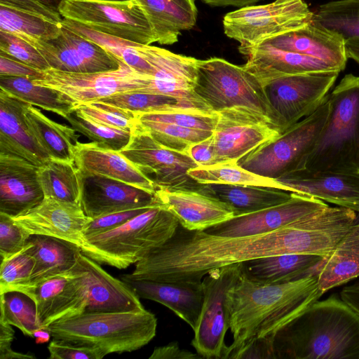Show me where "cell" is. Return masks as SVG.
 <instances>
[{
    "label": "cell",
    "instance_id": "cell-28",
    "mask_svg": "<svg viewBox=\"0 0 359 359\" xmlns=\"http://www.w3.org/2000/svg\"><path fill=\"white\" fill-rule=\"evenodd\" d=\"M74 161L83 174L102 175L156 193L154 183L118 151L101 147L94 142H79Z\"/></svg>",
    "mask_w": 359,
    "mask_h": 359
},
{
    "label": "cell",
    "instance_id": "cell-22",
    "mask_svg": "<svg viewBox=\"0 0 359 359\" xmlns=\"http://www.w3.org/2000/svg\"><path fill=\"white\" fill-rule=\"evenodd\" d=\"M284 191L311 196L359 212V172L299 170L276 180Z\"/></svg>",
    "mask_w": 359,
    "mask_h": 359
},
{
    "label": "cell",
    "instance_id": "cell-1",
    "mask_svg": "<svg viewBox=\"0 0 359 359\" xmlns=\"http://www.w3.org/2000/svg\"><path fill=\"white\" fill-rule=\"evenodd\" d=\"M316 272L297 280L264 284L243 273L226 297L229 327L233 341L224 359H238L254 341L273 342L276 334L323 294Z\"/></svg>",
    "mask_w": 359,
    "mask_h": 359
},
{
    "label": "cell",
    "instance_id": "cell-7",
    "mask_svg": "<svg viewBox=\"0 0 359 359\" xmlns=\"http://www.w3.org/2000/svg\"><path fill=\"white\" fill-rule=\"evenodd\" d=\"M330 110L328 94L313 114L240 159L238 165L274 180L304 170L306 158L326 124Z\"/></svg>",
    "mask_w": 359,
    "mask_h": 359
},
{
    "label": "cell",
    "instance_id": "cell-8",
    "mask_svg": "<svg viewBox=\"0 0 359 359\" xmlns=\"http://www.w3.org/2000/svg\"><path fill=\"white\" fill-rule=\"evenodd\" d=\"M313 12L304 0H274L226 13L224 34L240 43L241 53L276 36L310 25Z\"/></svg>",
    "mask_w": 359,
    "mask_h": 359
},
{
    "label": "cell",
    "instance_id": "cell-39",
    "mask_svg": "<svg viewBox=\"0 0 359 359\" xmlns=\"http://www.w3.org/2000/svg\"><path fill=\"white\" fill-rule=\"evenodd\" d=\"M61 22H50L20 10L0 5V30L9 32L34 46L62 33Z\"/></svg>",
    "mask_w": 359,
    "mask_h": 359
},
{
    "label": "cell",
    "instance_id": "cell-49",
    "mask_svg": "<svg viewBox=\"0 0 359 359\" xmlns=\"http://www.w3.org/2000/svg\"><path fill=\"white\" fill-rule=\"evenodd\" d=\"M74 108L91 120L109 127L131 131L136 124L134 113L102 102H86Z\"/></svg>",
    "mask_w": 359,
    "mask_h": 359
},
{
    "label": "cell",
    "instance_id": "cell-57",
    "mask_svg": "<svg viewBox=\"0 0 359 359\" xmlns=\"http://www.w3.org/2000/svg\"><path fill=\"white\" fill-rule=\"evenodd\" d=\"M199 166H209L215 164L212 135L209 138L194 144L187 151Z\"/></svg>",
    "mask_w": 359,
    "mask_h": 359
},
{
    "label": "cell",
    "instance_id": "cell-60",
    "mask_svg": "<svg viewBox=\"0 0 359 359\" xmlns=\"http://www.w3.org/2000/svg\"><path fill=\"white\" fill-rule=\"evenodd\" d=\"M203 3L215 6H241L245 7L256 3L259 0H201Z\"/></svg>",
    "mask_w": 359,
    "mask_h": 359
},
{
    "label": "cell",
    "instance_id": "cell-16",
    "mask_svg": "<svg viewBox=\"0 0 359 359\" xmlns=\"http://www.w3.org/2000/svg\"><path fill=\"white\" fill-rule=\"evenodd\" d=\"M324 201L291 193L284 203L259 211L236 215L204 231L221 236H244L271 232L327 207Z\"/></svg>",
    "mask_w": 359,
    "mask_h": 359
},
{
    "label": "cell",
    "instance_id": "cell-26",
    "mask_svg": "<svg viewBox=\"0 0 359 359\" xmlns=\"http://www.w3.org/2000/svg\"><path fill=\"white\" fill-rule=\"evenodd\" d=\"M262 43L323 60L341 72L345 69L348 60L344 39L313 22L276 36Z\"/></svg>",
    "mask_w": 359,
    "mask_h": 359
},
{
    "label": "cell",
    "instance_id": "cell-46",
    "mask_svg": "<svg viewBox=\"0 0 359 359\" xmlns=\"http://www.w3.org/2000/svg\"><path fill=\"white\" fill-rule=\"evenodd\" d=\"M135 115L137 120L168 123L187 128L210 132H214L219 119L218 112L208 114L191 111L137 113Z\"/></svg>",
    "mask_w": 359,
    "mask_h": 359
},
{
    "label": "cell",
    "instance_id": "cell-35",
    "mask_svg": "<svg viewBox=\"0 0 359 359\" xmlns=\"http://www.w3.org/2000/svg\"><path fill=\"white\" fill-rule=\"evenodd\" d=\"M96 102L137 113L191 111L212 114L205 104L170 95L141 93L135 90L117 93Z\"/></svg>",
    "mask_w": 359,
    "mask_h": 359
},
{
    "label": "cell",
    "instance_id": "cell-14",
    "mask_svg": "<svg viewBox=\"0 0 359 359\" xmlns=\"http://www.w3.org/2000/svg\"><path fill=\"white\" fill-rule=\"evenodd\" d=\"M218 113L212 135L215 164L237 163L280 134L270 119L254 111L236 107Z\"/></svg>",
    "mask_w": 359,
    "mask_h": 359
},
{
    "label": "cell",
    "instance_id": "cell-25",
    "mask_svg": "<svg viewBox=\"0 0 359 359\" xmlns=\"http://www.w3.org/2000/svg\"><path fill=\"white\" fill-rule=\"evenodd\" d=\"M123 281L140 298L164 305L185 321L193 330L196 329L204 297L202 281Z\"/></svg>",
    "mask_w": 359,
    "mask_h": 359
},
{
    "label": "cell",
    "instance_id": "cell-43",
    "mask_svg": "<svg viewBox=\"0 0 359 359\" xmlns=\"http://www.w3.org/2000/svg\"><path fill=\"white\" fill-rule=\"evenodd\" d=\"M136 120L140 126L161 145L169 149L186 154L191 146L213 135V132L187 128L172 123Z\"/></svg>",
    "mask_w": 359,
    "mask_h": 359
},
{
    "label": "cell",
    "instance_id": "cell-56",
    "mask_svg": "<svg viewBox=\"0 0 359 359\" xmlns=\"http://www.w3.org/2000/svg\"><path fill=\"white\" fill-rule=\"evenodd\" d=\"M14 338L12 325L0 320V359H33L35 356L30 354L18 353L11 348Z\"/></svg>",
    "mask_w": 359,
    "mask_h": 359
},
{
    "label": "cell",
    "instance_id": "cell-30",
    "mask_svg": "<svg viewBox=\"0 0 359 359\" xmlns=\"http://www.w3.org/2000/svg\"><path fill=\"white\" fill-rule=\"evenodd\" d=\"M27 251L34 259L28 283L13 290L34 286L50 277L70 271L78 262L80 247L70 242L44 235H30Z\"/></svg>",
    "mask_w": 359,
    "mask_h": 359
},
{
    "label": "cell",
    "instance_id": "cell-23",
    "mask_svg": "<svg viewBox=\"0 0 359 359\" xmlns=\"http://www.w3.org/2000/svg\"><path fill=\"white\" fill-rule=\"evenodd\" d=\"M27 102L0 88V154L41 166L50 158L30 132L24 117Z\"/></svg>",
    "mask_w": 359,
    "mask_h": 359
},
{
    "label": "cell",
    "instance_id": "cell-9",
    "mask_svg": "<svg viewBox=\"0 0 359 359\" xmlns=\"http://www.w3.org/2000/svg\"><path fill=\"white\" fill-rule=\"evenodd\" d=\"M63 18L94 30L142 45L156 42L153 27L137 0H62Z\"/></svg>",
    "mask_w": 359,
    "mask_h": 359
},
{
    "label": "cell",
    "instance_id": "cell-52",
    "mask_svg": "<svg viewBox=\"0 0 359 359\" xmlns=\"http://www.w3.org/2000/svg\"><path fill=\"white\" fill-rule=\"evenodd\" d=\"M150 207L117 212L91 219L83 230L84 239L116 229Z\"/></svg>",
    "mask_w": 359,
    "mask_h": 359
},
{
    "label": "cell",
    "instance_id": "cell-13",
    "mask_svg": "<svg viewBox=\"0 0 359 359\" xmlns=\"http://www.w3.org/2000/svg\"><path fill=\"white\" fill-rule=\"evenodd\" d=\"M152 76L140 74L120 61L116 70L76 73L48 69L36 84L55 89L76 104L90 102L117 93L147 87Z\"/></svg>",
    "mask_w": 359,
    "mask_h": 359
},
{
    "label": "cell",
    "instance_id": "cell-47",
    "mask_svg": "<svg viewBox=\"0 0 359 359\" xmlns=\"http://www.w3.org/2000/svg\"><path fill=\"white\" fill-rule=\"evenodd\" d=\"M29 243L21 251L1 259L0 268V292L25 285L29 281L34 259L27 251Z\"/></svg>",
    "mask_w": 359,
    "mask_h": 359
},
{
    "label": "cell",
    "instance_id": "cell-17",
    "mask_svg": "<svg viewBox=\"0 0 359 359\" xmlns=\"http://www.w3.org/2000/svg\"><path fill=\"white\" fill-rule=\"evenodd\" d=\"M137 49L151 65L154 72L149 85L135 91L170 95L207 104L194 90L197 59L151 45L141 44Z\"/></svg>",
    "mask_w": 359,
    "mask_h": 359
},
{
    "label": "cell",
    "instance_id": "cell-48",
    "mask_svg": "<svg viewBox=\"0 0 359 359\" xmlns=\"http://www.w3.org/2000/svg\"><path fill=\"white\" fill-rule=\"evenodd\" d=\"M62 34L76 49L95 72L118 69L120 60L97 44L84 39L63 26Z\"/></svg>",
    "mask_w": 359,
    "mask_h": 359
},
{
    "label": "cell",
    "instance_id": "cell-32",
    "mask_svg": "<svg viewBox=\"0 0 359 359\" xmlns=\"http://www.w3.org/2000/svg\"><path fill=\"white\" fill-rule=\"evenodd\" d=\"M316 273L323 293L359 276V223L350 228Z\"/></svg>",
    "mask_w": 359,
    "mask_h": 359
},
{
    "label": "cell",
    "instance_id": "cell-37",
    "mask_svg": "<svg viewBox=\"0 0 359 359\" xmlns=\"http://www.w3.org/2000/svg\"><path fill=\"white\" fill-rule=\"evenodd\" d=\"M0 88L33 106L55 113L64 118L76 105L64 93L36 84L29 77L0 75Z\"/></svg>",
    "mask_w": 359,
    "mask_h": 359
},
{
    "label": "cell",
    "instance_id": "cell-44",
    "mask_svg": "<svg viewBox=\"0 0 359 359\" xmlns=\"http://www.w3.org/2000/svg\"><path fill=\"white\" fill-rule=\"evenodd\" d=\"M65 118L76 131L82 133L103 148L120 151L130 140L131 131L97 123L75 108Z\"/></svg>",
    "mask_w": 359,
    "mask_h": 359
},
{
    "label": "cell",
    "instance_id": "cell-61",
    "mask_svg": "<svg viewBox=\"0 0 359 359\" xmlns=\"http://www.w3.org/2000/svg\"><path fill=\"white\" fill-rule=\"evenodd\" d=\"M348 58L354 60L359 65V40H348L345 41Z\"/></svg>",
    "mask_w": 359,
    "mask_h": 359
},
{
    "label": "cell",
    "instance_id": "cell-29",
    "mask_svg": "<svg viewBox=\"0 0 359 359\" xmlns=\"http://www.w3.org/2000/svg\"><path fill=\"white\" fill-rule=\"evenodd\" d=\"M324 257L307 254H283L243 263L242 273L248 279L264 284L291 282L316 271Z\"/></svg>",
    "mask_w": 359,
    "mask_h": 359
},
{
    "label": "cell",
    "instance_id": "cell-10",
    "mask_svg": "<svg viewBox=\"0 0 359 359\" xmlns=\"http://www.w3.org/2000/svg\"><path fill=\"white\" fill-rule=\"evenodd\" d=\"M243 263L224 266L208 272L203 278L204 297L191 345L203 358L224 359L229 329L226 309L228 291L239 280Z\"/></svg>",
    "mask_w": 359,
    "mask_h": 359
},
{
    "label": "cell",
    "instance_id": "cell-31",
    "mask_svg": "<svg viewBox=\"0 0 359 359\" xmlns=\"http://www.w3.org/2000/svg\"><path fill=\"white\" fill-rule=\"evenodd\" d=\"M155 34L156 42L171 45L178 41L182 31L192 29L198 11L195 0H137Z\"/></svg>",
    "mask_w": 359,
    "mask_h": 359
},
{
    "label": "cell",
    "instance_id": "cell-59",
    "mask_svg": "<svg viewBox=\"0 0 359 359\" xmlns=\"http://www.w3.org/2000/svg\"><path fill=\"white\" fill-rule=\"evenodd\" d=\"M341 299L359 314V281L345 287L340 292Z\"/></svg>",
    "mask_w": 359,
    "mask_h": 359
},
{
    "label": "cell",
    "instance_id": "cell-20",
    "mask_svg": "<svg viewBox=\"0 0 359 359\" xmlns=\"http://www.w3.org/2000/svg\"><path fill=\"white\" fill-rule=\"evenodd\" d=\"M155 194L180 225L189 231H205L236 216L229 204L197 190L158 188Z\"/></svg>",
    "mask_w": 359,
    "mask_h": 359
},
{
    "label": "cell",
    "instance_id": "cell-21",
    "mask_svg": "<svg viewBox=\"0 0 359 359\" xmlns=\"http://www.w3.org/2000/svg\"><path fill=\"white\" fill-rule=\"evenodd\" d=\"M39 166L11 154H0V212L11 217L23 215L44 198L38 178Z\"/></svg>",
    "mask_w": 359,
    "mask_h": 359
},
{
    "label": "cell",
    "instance_id": "cell-53",
    "mask_svg": "<svg viewBox=\"0 0 359 359\" xmlns=\"http://www.w3.org/2000/svg\"><path fill=\"white\" fill-rule=\"evenodd\" d=\"M48 350L50 359H101L107 354L96 348L76 346L53 339Z\"/></svg>",
    "mask_w": 359,
    "mask_h": 359
},
{
    "label": "cell",
    "instance_id": "cell-50",
    "mask_svg": "<svg viewBox=\"0 0 359 359\" xmlns=\"http://www.w3.org/2000/svg\"><path fill=\"white\" fill-rule=\"evenodd\" d=\"M0 52L41 72L50 69L40 52L25 40L0 30Z\"/></svg>",
    "mask_w": 359,
    "mask_h": 359
},
{
    "label": "cell",
    "instance_id": "cell-2",
    "mask_svg": "<svg viewBox=\"0 0 359 359\" xmlns=\"http://www.w3.org/2000/svg\"><path fill=\"white\" fill-rule=\"evenodd\" d=\"M275 359H359V314L341 299L316 301L274 336Z\"/></svg>",
    "mask_w": 359,
    "mask_h": 359
},
{
    "label": "cell",
    "instance_id": "cell-18",
    "mask_svg": "<svg viewBox=\"0 0 359 359\" xmlns=\"http://www.w3.org/2000/svg\"><path fill=\"white\" fill-rule=\"evenodd\" d=\"M158 203L154 193L102 175L81 173V205L90 219Z\"/></svg>",
    "mask_w": 359,
    "mask_h": 359
},
{
    "label": "cell",
    "instance_id": "cell-6",
    "mask_svg": "<svg viewBox=\"0 0 359 359\" xmlns=\"http://www.w3.org/2000/svg\"><path fill=\"white\" fill-rule=\"evenodd\" d=\"M194 90L215 112L248 109L270 119L279 130L264 86L244 66L219 57L198 60Z\"/></svg>",
    "mask_w": 359,
    "mask_h": 359
},
{
    "label": "cell",
    "instance_id": "cell-63",
    "mask_svg": "<svg viewBox=\"0 0 359 359\" xmlns=\"http://www.w3.org/2000/svg\"><path fill=\"white\" fill-rule=\"evenodd\" d=\"M40 3L50 8V9L59 12L58 8L62 0H37Z\"/></svg>",
    "mask_w": 359,
    "mask_h": 359
},
{
    "label": "cell",
    "instance_id": "cell-12",
    "mask_svg": "<svg viewBox=\"0 0 359 359\" xmlns=\"http://www.w3.org/2000/svg\"><path fill=\"white\" fill-rule=\"evenodd\" d=\"M120 152L158 188L197 190L188 171L198 164L187 154L169 149L137 122L130 140Z\"/></svg>",
    "mask_w": 359,
    "mask_h": 359
},
{
    "label": "cell",
    "instance_id": "cell-5",
    "mask_svg": "<svg viewBox=\"0 0 359 359\" xmlns=\"http://www.w3.org/2000/svg\"><path fill=\"white\" fill-rule=\"evenodd\" d=\"M179 224L158 203L116 229L84 239L81 251L100 264L124 269L164 245Z\"/></svg>",
    "mask_w": 359,
    "mask_h": 359
},
{
    "label": "cell",
    "instance_id": "cell-45",
    "mask_svg": "<svg viewBox=\"0 0 359 359\" xmlns=\"http://www.w3.org/2000/svg\"><path fill=\"white\" fill-rule=\"evenodd\" d=\"M34 47L40 52L51 69L76 73L95 72L62 33L53 39L36 43Z\"/></svg>",
    "mask_w": 359,
    "mask_h": 359
},
{
    "label": "cell",
    "instance_id": "cell-4",
    "mask_svg": "<svg viewBox=\"0 0 359 359\" xmlns=\"http://www.w3.org/2000/svg\"><path fill=\"white\" fill-rule=\"evenodd\" d=\"M329 118L304 170L359 172V76L346 74L329 93Z\"/></svg>",
    "mask_w": 359,
    "mask_h": 359
},
{
    "label": "cell",
    "instance_id": "cell-51",
    "mask_svg": "<svg viewBox=\"0 0 359 359\" xmlns=\"http://www.w3.org/2000/svg\"><path fill=\"white\" fill-rule=\"evenodd\" d=\"M30 235L13 218L0 212V255L1 259L23 250Z\"/></svg>",
    "mask_w": 359,
    "mask_h": 359
},
{
    "label": "cell",
    "instance_id": "cell-55",
    "mask_svg": "<svg viewBox=\"0 0 359 359\" xmlns=\"http://www.w3.org/2000/svg\"><path fill=\"white\" fill-rule=\"evenodd\" d=\"M0 75L39 79L43 76V72L0 52Z\"/></svg>",
    "mask_w": 359,
    "mask_h": 359
},
{
    "label": "cell",
    "instance_id": "cell-38",
    "mask_svg": "<svg viewBox=\"0 0 359 359\" xmlns=\"http://www.w3.org/2000/svg\"><path fill=\"white\" fill-rule=\"evenodd\" d=\"M61 24L65 28L97 44L137 72L153 75L154 67L137 49V46L141 44L94 30L69 19L63 18Z\"/></svg>",
    "mask_w": 359,
    "mask_h": 359
},
{
    "label": "cell",
    "instance_id": "cell-42",
    "mask_svg": "<svg viewBox=\"0 0 359 359\" xmlns=\"http://www.w3.org/2000/svg\"><path fill=\"white\" fill-rule=\"evenodd\" d=\"M0 294V320L17 327L25 334L33 337L34 332L40 329L34 300L27 294L15 290Z\"/></svg>",
    "mask_w": 359,
    "mask_h": 359
},
{
    "label": "cell",
    "instance_id": "cell-64",
    "mask_svg": "<svg viewBox=\"0 0 359 359\" xmlns=\"http://www.w3.org/2000/svg\"><path fill=\"white\" fill-rule=\"evenodd\" d=\"M92 1H127V0H92Z\"/></svg>",
    "mask_w": 359,
    "mask_h": 359
},
{
    "label": "cell",
    "instance_id": "cell-27",
    "mask_svg": "<svg viewBox=\"0 0 359 359\" xmlns=\"http://www.w3.org/2000/svg\"><path fill=\"white\" fill-rule=\"evenodd\" d=\"M244 67L263 84L278 77L323 71L341 72L323 60L262 43L246 50Z\"/></svg>",
    "mask_w": 359,
    "mask_h": 359
},
{
    "label": "cell",
    "instance_id": "cell-24",
    "mask_svg": "<svg viewBox=\"0 0 359 359\" xmlns=\"http://www.w3.org/2000/svg\"><path fill=\"white\" fill-rule=\"evenodd\" d=\"M78 261L86 272L89 295L83 313H107L144 309L140 298L123 280L114 278L99 263L79 252Z\"/></svg>",
    "mask_w": 359,
    "mask_h": 359
},
{
    "label": "cell",
    "instance_id": "cell-36",
    "mask_svg": "<svg viewBox=\"0 0 359 359\" xmlns=\"http://www.w3.org/2000/svg\"><path fill=\"white\" fill-rule=\"evenodd\" d=\"M44 197L81 204V173L75 164L50 158L38 168Z\"/></svg>",
    "mask_w": 359,
    "mask_h": 359
},
{
    "label": "cell",
    "instance_id": "cell-40",
    "mask_svg": "<svg viewBox=\"0 0 359 359\" xmlns=\"http://www.w3.org/2000/svg\"><path fill=\"white\" fill-rule=\"evenodd\" d=\"M188 175L199 184L252 185L276 188L284 191L283 186L276 180L252 172L236 163L198 166L189 170Z\"/></svg>",
    "mask_w": 359,
    "mask_h": 359
},
{
    "label": "cell",
    "instance_id": "cell-3",
    "mask_svg": "<svg viewBox=\"0 0 359 359\" xmlns=\"http://www.w3.org/2000/svg\"><path fill=\"white\" fill-rule=\"evenodd\" d=\"M157 319L145 309L122 312L82 313L48 327L53 339L99 349L107 355L138 350L156 336Z\"/></svg>",
    "mask_w": 359,
    "mask_h": 359
},
{
    "label": "cell",
    "instance_id": "cell-54",
    "mask_svg": "<svg viewBox=\"0 0 359 359\" xmlns=\"http://www.w3.org/2000/svg\"><path fill=\"white\" fill-rule=\"evenodd\" d=\"M0 5L13 8L54 22H61L63 18L37 0H0Z\"/></svg>",
    "mask_w": 359,
    "mask_h": 359
},
{
    "label": "cell",
    "instance_id": "cell-11",
    "mask_svg": "<svg viewBox=\"0 0 359 359\" xmlns=\"http://www.w3.org/2000/svg\"><path fill=\"white\" fill-rule=\"evenodd\" d=\"M339 74L323 71L287 75L264 85L280 133L323 104Z\"/></svg>",
    "mask_w": 359,
    "mask_h": 359
},
{
    "label": "cell",
    "instance_id": "cell-41",
    "mask_svg": "<svg viewBox=\"0 0 359 359\" xmlns=\"http://www.w3.org/2000/svg\"><path fill=\"white\" fill-rule=\"evenodd\" d=\"M314 24L341 36L359 40V0H337L321 4L313 12Z\"/></svg>",
    "mask_w": 359,
    "mask_h": 359
},
{
    "label": "cell",
    "instance_id": "cell-34",
    "mask_svg": "<svg viewBox=\"0 0 359 359\" xmlns=\"http://www.w3.org/2000/svg\"><path fill=\"white\" fill-rule=\"evenodd\" d=\"M197 191L227 203L236 216L280 204L291 197L288 191L252 185L206 184H200Z\"/></svg>",
    "mask_w": 359,
    "mask_h": 359
},
{
    "label": "cell",
    "instance_id": "cell-62",
    "mask_svg": "<svg viewBox=\"0 0 359 359\" xmlns=\"http://www.w3.org/2000/svg\"><path fill=\"white\" fill-rule=\"evenodd\" d=\"M50 337L51 334L48 328H40L34 332L33 337L36 338V343L40 344L48 341Z\"/></svg>",
    "mask_w": 359,
    "mask_h": 359
},
{
    "label": "cell",
    "instance_id": "cell-15",
    "mask_svg": "<svg viewBox=\"0 0 359 359\" xmlns=\"http://www.w3.org/2000/svg\"><path fill=\"white\" fill-rule=\"evenodd\" d=\"M15 290L23 292L34 300L38 324L42 329L60 319L83 313L89 295L86 272L79 261L67 273Z\"/></svg>",
    "mask_w": 359,
    "mask_h": 359
},
{
    "label": "cell",
    "instance_id": "cell-58",
    "mask_svg": "<svg viewBox=\"0 0 359 359\" xmlns=\"http://www.w3.org/2000/svg\"><path fill=\"white\" fill-rule=\"evenodd\" d=\"M149 359H196L202 358L198 354L193 353L180 347L176 341L170 342L166 345L156 347Z\"/></svg>",
    "mask_w": 359,
    "mask_h": 359
},
{
    "label": "cell",
    "instance_id": "cell-19",
    "mask_svg": "<svg viewBox=\"0 0 359 359\" xmlns=\"http://www.w3.org/2000/svg\"><path fill=\"white\" fill-rule=\"evenodd\" d=\"M29 235H44L64 240L81 247L83 230L91 219L81 204L44 197L27 212L12 217Z\"/></svg>",
    "mask_w": 359,
    "mask_h": 359
},
{
    "label": "cell",
    "instance_id": "cell-33",
    "mask_svg": "<svg viewBox=\"0 0 359 359\" xmlns=\"http://www.w3.org/2000/svg\"><path fill=\"white\" fill-rule=\"evenodd\" d=\"M23 114L30 132L50 158L75 163L79 136L72 127L50 120L29 103L25 106Z\"/></svg>",
    "mask_w": 359,
    "mask_h": 359
}]
</instances>
